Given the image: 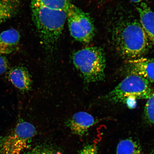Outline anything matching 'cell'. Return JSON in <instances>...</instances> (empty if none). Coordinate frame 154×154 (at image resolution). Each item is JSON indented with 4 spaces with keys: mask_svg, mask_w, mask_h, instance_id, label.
I'll use <instances>...</instances> for the list:
<instances>
[{
    "mask_svg": "<svg viewBox=\"0 0 154 154\" xmlns=\"http://www.w3.org/2000/svg\"><path fill=\"white\" fill-rule=\"evenodd\" d=\"M95 123V118L92 115L85 112L80 111L75 113L68 119L66 124L73 133L82 136Z\"/></svg>",
    "mask_w": 154,
    "mask_h": 154,
    "instance_id": "8",
    "label": "cell"
},
{
    "mask_svg": "<svg viewBox=\"0 0 154 154\" xmlns=\"http://www.w3.org/2000/svg\"><path fill=\"white\" fill-rule=\"evenodd\" d=\"M73 0H30L33 3L48 8L67 11Z\"/></svg>",
    "mask_w": 154,
    "mask_h": 154,
    "instance_id": "14",
    "label": "cell"
},
{
    "mask_svg": "<svg viewBox=\"0 0 154 154\" xmlns=\"http://www.w3.org/2000/svg\"><path fill=\"white\" fill-rule=\"evenodd\" d=\"M32 20L42 41L48 47L56 43L67 20V11L30 3Z\"/></svg>",
    "mask_w": 154,
    "mask_h": 154,
    "instance_id": "2",
    "label": "cell"
},
{
    "mask_svg": "<svg viewBox=\"0 0 154 154\" xmlns=\"http://www.w3.org/2000/svg\"><path fill=\"white\" fill-rule=\"evenodd\" d=\"M20 7L19 0H0V25L17 14Z\"/></svg>",
    "mask_w": 154,
    "mask_h": 154,
    "instance_id": "12",
    "label": "cell"
},
{
    "mask_svg": "<svg viewBox=\"0 0 154 154\" xmlns=\"http://www.w3.org/2000/svg\"><path fill=\"white\" fill-rule=\"evenodd\" d=\"M8 77L11 83L21 91H27L31 88V77L28 70L23 67H12L9 71Z\"/></svg>",
    "mask_w": 154,
    "mask_h": 154,
    "instance_id": "9",
    "label": "cell"
},
{
    "mask_svg": "<svg viewBox=\"0 0 154 154\" xmlns=\"http://www.w3.org/2000/svg\"><path fill=\"white\" fill-rule=\"evenodd\" d=\"M112 38L117 52L129 60L143 57L151 48V42L136 19L119 21L113 29Z\"/></svg>",
    "mask_w": 154,
    "mask_h": 154,
    "instance_id": "1",
    "label": "cell"
},
{
    "mask_svg": "<svg viewBox=\"0 0 154 154\" xmlns=\"http://www.w3.org/2000/svg\"><path fill=\"white\" fill-rule=\"evenodd\" d=\"M126 63L129 74L138 75L149 82H154V58L142 57L130 60Z\"/></svg>",
    "mask_w": 154,
    "mask_h": 154,
    "instance_id": "7",
    "label": "cell"
},
{
    "mask_svg": "<svg viewBox=\"0 0 154 154\" xmlns=\"http://www.w3.org/2000/svg\"><path fill=\"white\" fill-rule=\"evenodd\" d=\"M144 114L146 121L154 126V92L147 99L144 107Z\"/></svg>",
    "mask_w": 154,
    "mask_h": 154,
    "instance_id": "15",
    "label": "cell"
},
{
    "mask_svg": "<svg viewBox=\"0 0 154 154\" xmlns=\"http://www.w3.org/2000/svg\"><path fill=\"white\" fill-rule=\"evenodd\" d=\"M8 66V62L6 57L0 54V75L4 74L6 72Z\"/></svg>",
    "mask_w": 154,
    "mask_h": 154,
    "instance_id": "17",
    "label": "cell"
},
{
    "mask_svg": "<svg viewBox=\"0 0 154 154\" xmlns=\"http://www.w3.org/2000/svg\"><path fill=\"white\" fill-rule=\"evenodd\" d=\"M140 22L151 43L154 45V11L146 4L142 2L137 8Z\"/></svg>",
    "mask_w": 154,
    "mask_h": 154,
    "instance_id": "11",
    "label": "cell"
},
{
    "mask_svg": "<svg viewBox=\"0 0 154 154\" xmlns=\"http://www.w3.org/2000/svg\"><path fill=\"white\" fill-rule=\"evenodd\" d=\"M36 134L33 125L20 120L11 131L0 137V154H20Z\"/></svg>",
    "mask_w": 154,
    "mask_h": 154,
    "instance_id": "5",
    "label": "cell"
},
{
    "mask_svg": "<svg viewBox=\"0 0 154 154\" xmlns=\"http://www.w3.org/2000/svg\"><path fill=\"white\" fill-rule=\"evenodd\" d=\"M129 1L132 2L138 3L141 2H143L144 1H147V0H129Z\"/></svg>",
    "mask_w": 154,
    "mask_h": 154,
    "instance_id": "19",
    "label": "cell"
},
{
    "mask_svg": "<svg viewBox=\"0 0 154 154\" xmlns=\"http://www.w3.org/2000/svg\"><path fill=\"white\" fill-rule=\"evenodd\" d=\"M149 154H154V147L151 150V151L150 152Z\"/></svg>",
    "mask_w": 154,
    "mask_h": 154,
    "instance_id": "20",
    "label": "cell"
},
{
    "mask_svg": "<svg viewBox=\"0 0 154 154\" xmlns=\"http://www.w3.org/2000/svg\"><path fill=\"white\" fill-rule=\"evenodd\" d=\"M97 149L94 144H88L81 150L79 154H97Z\"/></svg>",
    "mask_w": 154,
    "mask_h": 154,
    "instance_id": "16",
    "label": "cell"
},
{
    "mask_svg": "<svg viewBox=\"0 0 154 154\" xmlns=\"http://www.w3.org/2000/svg\"><path fill=\"white\" fill-rule=\"evenodd\" d=\"M29 154H60L55 153L51 150L45 148H38L32 150Z\"/></svg>",
    "mask_w": 154,
    "mask_h": 154,
    "instance_id": "18",
    "label": "cell"
},
{
    "mask_svg": "<svg viewBox=\"0 0 154 154\" xmlns=\"http://www.w3.org/2000/svg\"><path fill=\"white\" fill-rule=\"evenodd\" d=\"M72 59L75 66L87 83L104 79L106 59L100 48L88 47L80 50L73 54Z\"/></svg>",
    "mask_w": 154,
    "mask_h": 154,
    "instance_id": "3",
    "label": "cell"
},
{
    "mask_svg": "<svg viewBox=\"0 0 154 154\" xmlns=\"http://www.w3.org/2000/svg\"><path fill=\"white\" fill-rule=\"evenodd\" d=\"M149 82L141 76L129 74L104 98L114 103L129 99H147L153 92Z\"/></svg>",
    "mask_w": 154,
    "mask_h": 154,
    "instance_id": "4",
    "label": "cell"
},
{
    "mask_svg": "<svg viewBox=\"0 0 154 154\" xmlns=\"http://www.w3.org/2000/svg\"><path fill=\"white\" fill-rule=\"evenodd\" d=\"M69 31L77 41L88 44L95 36V26L91 17L81 9L72 4L67 11Z\"/></svg>",
    "mask_w": 154,
    "mask_h": 154,
    "instance_id": "6",
    "label": "cell"
},
{
    "mask_svg": "<svg viewBox=\"0 0 154 154\" xmlns=\"http://www.w3.org/2000/svg\"><path fill=\"white\" fill-rule=\"evenodd\" d=\"M20 36L18 31L11 28L0 34V54H8L18 49Z\"/></svg>",
    "mask_w": 154,
    "mask_h": 154,
    "instance_id": "10",
    "label": "cell"
},
{
    "mask_svg": "<svg viewBox=\"0 0 154 154\" xmlns=\"http://www.w3.org/2000/svg\"><path fill=\"white\" fill-rule=\"evenodd\" d=\"M142 149L137 140L131 138L120 140L117 144L115 154H142Z\"/></svg>",
    "mask_w": 154,
    "mask_h": 154,
    "instance_id": "13",
    "label": "cell"
}]
</instances>
